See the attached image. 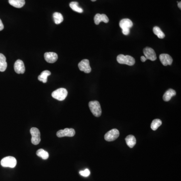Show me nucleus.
Segmentation results:
<instances>
[{"label": "nucleus", "mask_w": 181, "mask_h": 181, "mask_svg": "<svg viewBox=\"0 0 181 181\" xmlns=\"http://www.w3.org/2000/svg\"><path fill=\"white\" fill-rule=\"evenodd\" d=\"M90 109L95 117H99L102 114V109L99 102L97 101H90L89 103Z\"/></svg>", "instance_id": "obj_1"}, {"label": "nucleus", "mask_w": 181, "mask_h": 181, "mask_svg": "<svg viewBox=\"0 0 181 181\" xmlns=\"http://www.w3.org/2000/svg\"><path fill=\"white\" fill-rule=\"evenodd\" d=\"M118 63L120 64H124L129 66H132L135 63V59L130 55L120 54L117 57Z\"/></svg>", "instance_id": "obj_2"}, {"label": "nucleus", "mask_w": 181, "mask_h": 181, "mask_svg": "<svg viewBox=\"0 0 181 181\" xmlns=\"http://www.w3.org/2000/svg\"><path fill=\"white\" fill-rule=\"evenodd\" d=\"M120 28L122 30V33L128 35L130 33V29L133 26V23L129 19H123L119 23Z\"/></svg>", "instance_id": "obj_3"}, {"label": "nucleus", "mask_w": 181, "mask_h": 181, "mask_svg": "<svg viewBox=\"0 0 181 181\" xmlns=\"http://www.w3.org/2000/svg\"><path fill=\"white\" fill-rule=\"evenodd\" d=\"M52 97L59 101H63L68 95V91L65 88H59L52 92Z\"/></svg>", "instance_id": "obj_4"}, {"label": "nucleus", "mask_w": 181, "mask_h": 181, "mask_svg": "<svg viewBox=\"0 0 181 181\" xmlns=\"http://www.w3.org/2000/svg\"><path fill=\"white\" fill-rule=\"evenodd\" d=\"M1 165L3 167H9L11 168H14L17 165V160L14 157H5L1 161Z\"/></svg>", "instance_id": "obj_5"}, {"label": "nucleus", "mask_w": 181, "mask_h": 181, "mask_svg": "<svg viewBox=\"0 0 181 181\" xmlns=\"http://www.w3.org/2000/svg\"><path fill=\"white\" fill-rule=\"evenodd\" d=\"M30 133L31 134V142L34 145H37L41 141L40 138V133L38 128L33 127L30 129Z\"/></svg>", "instance_id": "obj_6"}, {"label": "nucleus", "mask_w": 181, "mask_h": 181, "mask_svg": "<svg viewBox=\"0 0 181 181\" xmlns=\"http://www.w3.org/2000/svg\"><path fill=\"white\" fill-rule=\"evenodd\" d=\"M119 132L117 129H112L106 133L104 136L105 139L107 142H112L116 140L119 136Z\"/></svg>", "instance_id": "obj_7"}, {"label": "nucleus", "mask_w": 181, "mask_h": 181, "mask_svg": "<svg viewBox=\"0 0 181 181\" xmlns=\"http://www.w3.org/2000/svg\"><path fill=\"white\" fill-rule=\"evenodd\" d=\"M75 130L73 128H65L64 130H59L56 133L58 137H73L75 135Z\"/></svg>", "instance_id": "obj_8"}, {"label": "nucleus", "mask_w": 181, "mask_h": 181, "mask_svg": "<svg viewBox=\"0 0 181 181\" xmlns=\"http://www.w3.org/2000/svg\"><path fill=\"white\" fill-rule=\"evenodd\" d=\"M78 66L80 71H84L86 74L90 73L92 69L90 65L89 60L87 59H83L78 64Z\"/></svg>", "instance_id": "obj_9"}, {"label": "nucleus", "mask_w": 181, "mask_h": 181, "mask_svg": "<svg viewBox=\"0 0 181 181\" xmlns=\"http://www.w3.org/2000/svg\"><path fill=\"white\" fill-rule=\"evenodd\" d=\"M143 54L147 59L154 61L157 59L156 52L151 47H147L143 49Z\"/></svg>", "instance_id": "obj_10"}, {"label": "nucleus", "mask_w": 181, "mask_h": 181, "mask_svg": "<svg viewBox=\"0 0 181 181\" xmlns=\"http://www.w3.org/2000/svg\"><path fill=\"white\" fill-rule=\"evenodd\" d=\"M14 70L18 74H23L25 71L24 64L22 60L18 59L14 64Z\"/></svg>", "instance_id": "obj_11"}, {"label": "nucleus", "mask_w": 181, "mask_h": 181, "mask_svg": "<svg viewBox=\"0 0 181 181\" xmlns=\"http://www.w3.org/2000/svg\"><path fill=\"white\" fill-rule=\"evenodd\" d=\"M159 59L164 66L171 65L173 63V59L169 54H161L159 55Z\"/></svg>", "instance_id": "obj_12"}, {"label": "nucleus", "mask_w": 181, "mask_h": 181, "mask_svg": "<svg viewBox=\"0 0 181 181\" xmlns=\"http://www.w3.org/2000/svg\"><path fill=\"white\" fill-rule=\"evenodd\" d=\"M45 60L47 63L53 64L56 62L58 60V55L55 52H46L44 54Z\"/></svg>", "instance_id": "obj_13"}, {"label": "nucleus", "mask_w": 181, "mask_h": 181, "mask_svg": "<svg viewBox=\"0 0 181 181\" xmlns=\"http://www.w3.org/2000/svg\"><path fill=\"white\" fill-rule=\"evenodd\" d=\"M101 22L108 23L109 18L105 14H97L95 16L94 22L96 25H99Z\"/></svg>", "instance_id": "obj_14"}, {"label": "nucleus", "mask_w": 181, "mask_h": 181, "mask_svg": "<svg viewBox=\"0 0 181 181\" xmlns=\"http://www.w3.org/2000/svg\"><path fill=\"white\" fill-rule=\"evenodd\" d=\"M176 95V91L174 90L170 89L167 90L166 93L164 94L163 98L164 101H166V102H168V101H170L173 96H175Z\"/></svg>", "instance_id": "obj_15"}, {"label": "nucleus", "mask_w": 181, "mask_h": 181, "mask_svg": "<svg viewBox=\"0 0 181 181\" xmlns=\"http://www.w3.org/2000/svg\"><path fill=\"white\" fill-rule=\"evenodd\" d=\"M125 142L128 147L130 148H133L136 144L137 140L133 135H129L125 138Z\"/></svg>", "instance_id": "obj_16"}, {"label": "nucleus", "mask_w": 181, "mask_h": 181, "mask_svg": "<svg viewBox=\"0 0 181 181\" xmlns=\"http://www.w3.org/2000/svg\"><path fill=\"white\" fill-rule=\"evenodd\" d=\"M9 4L17 8L23 7L25 4V0H9Z\"/></svg>", "instance_id": "obj_17"}, {"label": "nucleus", "mask_w": 181, "mask_h": 181, "mask_svg": "<svg viewBox=\"0 0 181 181\" xmlns=\"http://www.w3.org/2000/svg\"><path fill=\"white\" fill-rule=\"evenodd\" d=\"M7 68V63L6 58L2 54H0V71L3 72L5 71Z\"/></svg>", "instance_id": "obj_18"}, {"label": "nucleus", "mask_w": 181, "mask_h": 181, "mask_svg": "<svg viewBox=\"0 0 181 181\" xmlns=\"http://www.w3.org/2000/svg\"><path fill=\"white\" fill-rule=\"evenodd\" d=\"M51 75L50 71L49 70H44L41 73V74L39 75L38 79L40 82L44 83H46L47 81V78Z\"/></svg>", "instance_id": "obj_19"}, {"label": "nucleus", "mask_w": 181, "mask_h": 181, "mask_svg": "<svg viewBox=\"0 0 181 181\" xmlns=\"http://www.w3.org/2000/svg\"><path fill=\"white\" fill-rule=\"evenodd\" d=\"M54 21L56 24H59L64 21V17L61 13L55 12L53 15Z\"/></svg>", "instance_id": "obj_20"}, {"label": "nucleus", "mask_w": 181, "mask_h": 181, "mask_svg": "<svg viewBox=\"0 0 181 181\" xmlns=\"http://www.w3.org/2000/svg\"><path fill=\"white\" fill-rule=\"evenodd\" d=\"M70 6L73 11L78 13H82L83 12V9L79 6V3L77 2H72L70 4Z\"/></svg>", "instance_id": "obj_21"}, {"label": "nucleus", "mask_w": 181, "mask_h": 181, "mask_svg": "<svg viewBox=\"0 0 181 181\" xmlns=\"http://www.w3.org/2000/svg\"><path fill=\"white\" fill-rule=\"evenodd\" d=\"M153 32L154 34L157 35L158 38L160 39H163L165 38V34H164L161 28L158 26H155L153 28Z\"/></svg>", "instance_id": "obj_22"}, {"label": "nucleus", "mask_w": 181, "mask_h": 181, "mask_svg": "<svg viewBox=\"0 0 181 181\" xmlns=\"http://www.w3.org/2000/svg\"><path fill=\"white\" fill-rule=\"evenodd\" d=\"M37 156L40 157L43 159H47L49 158V154L48 152L43 149H39L36 152Z\"/></svg>", "instance_id": "obj_23"}, {"label": "nucleus", "mask_w": 181, "mask_h": 181, "mask_svg": "<svg viewBox=\"0 0 181 181\" xmlns=\"http://www.w3.org/2000/svg\"><path fill=\"white\" fill-rule=\"evenodd\" d=\"M162 121L160 119H154L153 121L152 124H151V129L155 131L159 127V126L162 125Z\"/></svg>", "instance_id": "obj_24"}, {"label": "nucleus", "mask_w": 181, "mask_h": 181, "mask_svg": "<svg viewBox=\"0 0 181 181\" xmlns=\"http://www.w3.org/2000/svg\"><path fill=\"white\" fill-rule=\"evenodd\" d=\"M80 174L82 176L84 177H88L90 175V171L88 170V168H86L84 171H80Z\"/></svg>", "instance_id": "obj_25"}, {"label": "nucleus", "mask_w": 181, "mask_h": 181, "mask_svg": "<svg viewBox=\"0 0 181 181\" xmlns=\"http://www.w3.org/2000/svg\"><path fill=\"white\" fill-rule=\"evenodd\" d=\"M4 25H3V23H2V21L0 19V31H2L4 29Z\"/></svg>", "instance_id": "obj_26"}, {"label": "nucleus", "mask_w": 181, "mask_h": 181, "mask_svg": "<svg viewBox=\"0 0 181 181\" xmlns=\"http://www.w3.org/2000/svg\"><path fill=\"white\" fill-rule=\"evenodd\" d=\"M140 59H141V60H142V62H145L147 59V58L144 56H141Z\"/></svg>", "instance_id": "obj_27"}, {"label": "nucleus", "mask_w": 181, "mask_h": 181, "mask_svg": "<svg viewBox=\"0 0 181 181\" xmlns=\"http://www.w3.org/2000/svg\"><path fill=\"white\" fill-rule=\"evenodd\" d=\"M178 8H180V9H181V2H178Z\"/></svg>", "instance_id": "obj_28"}, {"label": "nucleus", "mask_w": 181, "mask_h": 181, "mask_svg": "<svg viewBox=\"0 0 181 181\" xmlns=\"http://www.w3.org/2000/svg\"><path fill=\"white\" fill-rule=\"evenodd\" d=\"M92 2H95L96 1V0H91Z\"/></svg>", "instance_id": "obj_29"}]
</instances>
